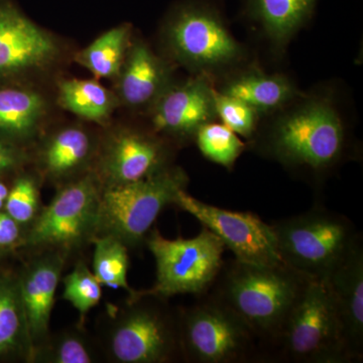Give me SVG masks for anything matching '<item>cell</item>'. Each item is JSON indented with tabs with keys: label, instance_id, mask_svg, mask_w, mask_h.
Here are the masks:
<instances>
[{
	"label": "cell",
	"instance_id": "cell-20",
	"mask_svg": "<svg viewBox=\"0 0 363 363\" xmlns=\"http://www.w3.org/2000/svg\"><path fill=\"white\" fill-rule=\"evenodd\" d=\"M220 92L236 98L259 114L283 108L297 98L298 92L285 76L248 70L229 79Z\"/></svg>",
	"mask_w": 363,
	"mask_h": 363
},
{
	"label": "cell",
	"instance_id": "cell-6",
	"mask_svg": "<svg viewBox=\"0 0 363 363\" xmlns=\"http://www.w3.org/2000/svg\"><path fill=\"white\" fill-rule=\"evenodd\" d=\"M350 363L335 306L323 279L311 278L304 295L262 362Z\"/></svg>",
	"mask_w": 363,
	"mask_h": 363
},
{
	"label": "cell",
	"instance_id": "cell-9",
	"mask_svg": "<svg viewBox=\"0 0 363 363\" xmlns=\"http://www.w3.org/2000/svg\"><path fill=\"white\" fill-rule=\"evenodd\" d=\"M164 37L175 61L208 74L240 61L243 50L215 7L202 0H186L169 11Z\"/></svg>",
	"mask_w": 363,
	"mask_h": 363
},
{
	"label": "cell",
	"instance_id": "cell-25",
	"mask_svg": "<svg viewBox=\"0 0 363 363\" xmlns=\"http://www.w3.org/2000/svg\"><path fill=\"white\" fill-rule=\"evenodd\" d=\"M131 28L128 23L114 26L79 52L75 61L96 78H117L131 45Z\"/></svg>",
	"mask_w": 363,
	"mask_h": 363
},
{
	"label": "cell",
	"instance_id": "cell-11",
	"mask_svg": "<svg viewBox=\"0 0 363 363\" xmlns=\"http://www.w3.org/2000/svg\"><path fill=\"white\" fill-rule=\"evenodd\" d=\"M173 206L194 216L230 250L234 259L247 264L274 266L281 264L272 224L250 212H235L200 201L182 190Z\"/></svg>",
	"mask_w": 363,
	"mask_h": 363
},
{
	"label": "cell",
	"instance_id": "cell-21",
	"mask_svg": "<svg viewBox=\"0 0 363 363\" xmlns=\"http://www.w3.org/2000/svg\"><path fill=\"white\" fill-rule=\"evenodd\" d=\"M316 4L317 0H247V9L272 42L284 47L311 18Z\"/></svg>",
	"mask_w": 363,
	"mask_h": 363
},
{
	"label": "cell",
	"instance_id": "cell-18",
	"mask_svg": "<svg viewBox=\"0 0 363 363\" xmlns=\"http://www.w3.org/2000/svg\"><path fill=\"white\" fill-rule=\"evenodd\" d=\"M119 101L130 108H152L172 85L166 62L143 42L131 44L117 76Z\"/></svg>",
	"mask_w": 363,
	"mask_h": 363
},
{
	"label": "cell",
	"instance_id": "cell-32",
	"mask_svg": "<svg viewBox=\"0 0 363 363\" xmlns=\"http://www.w3.org/2000/svg\"><path fill=\"white\" fill-rule=\"evenodd\" d=\"M25 229L6 211H0V250L21 247Z\"/></svg>",
	"mask_w": 363,
	"mask_h": 363
},
{
	"label": "cell",
	"instance_id": "cell-29",
	"mask_svg": "<svg viewBox=\"0 0 363 363\" xmlns=\"http://www.w3.org/2000/svg\"><path fill=\"white\" fill-rule=\"evenodd\" d=\"M39 182L37 177L30 174L18 176L9 188L4 203V211L25 229V233L37 218L43 207L40 205Z\"/></svg>",
	"mask_w": 363,
	"mask_h": 363
},
{
	"label": "cell",
	"instance_id": "cell-10",
	"mask_svg": "<svg viewBox=\"0 0 363 363\" xmlns=\"http://www.w3.org/2000/svg\"><path fill=\"white\" fill-rule=\"evenodd\" d=\"M100 190L101 185L92 169L59 187L51 203L42 207L26 229L21 247L32 252L58 250L69 257L92 245Z\"/></svg>",
	"mask_w": 363,
	"mask_h": 363
},
{
	"label": "cell",
	"instance_id": "cell-27",
	"mask_svg": "<svg viewBox=\"0 0 363 363\" xmlns=\"http://www.w3.org/2000/svg\"><path fill=\"white\" fill-rule=\"evenodd\" d=\"M194 142L207 160L228 169L233 168L238 157L247 147L230 128L216 121L200 128Z\"/></svg>",
	"mask_w": 363,
	"mask_h": 363
},
{
	"label": "cell",
	"instance_id": "cell-30",
	"mask_svg": "<svg viewBox=\"0 0 363 363\" xmlns=\"http://www.w3.org/2000/svg\"><path fill=\"white\" fill-rule=\"evenodd\" d=\"M214 104L217 118H220L224 125L236 135L252 140L259 130V112L241 100L216 89L214 90Z\"/></svg>",
	"mask_w": 363,
	"mask_h": 363
},
{
	"label": "cell",
	"instance_id": "cell-23",
	"mask_svg": "<svg viewBox=\"0 0 363 363\" xmlns=\"http://www.w3.org/2000/svg\"><path fill=\"white\" fill-rule=\"evenodd\" d=\"M59 104L81 118L104 124L111 118L118 98L96 80L69 79L58 89Z\"/></svg>",
	"mask_w": 363,
	"mask_h": 363
},
{
	"label": "cell",
	"instance_id": "cell-22",
	"mask_svg": "<svg viewBox=\"0 0 363 363\" xmlns=\"http://www.w3.org/2000/svg\"><path fill=\"white\" fill-rule=\"evenodd\" d=\"M18 355L30 362L33 345L20 290V279L0 277V357Z\"/></svg>",
	"mask_w": 363,
	"mask_h": 363
},
{
	"label": "cell",
	"instance_id": "cell-5",
	"mask_svg": "<svg viewBox=\"0 0 363 363\" xmlns=\"http://www.w3.org/2000/svg\"><path fill=\"white\" fill-rule=\"evenodd\" d=\"M272 227L283 262L319 279L326 278L362 240L350 218L322 205L276 221Z\"/></svg>",
	"mask_w": 363,
	"mask_h": 363
},
{
	"label": "cell",
	"instance_id": "cell-16",
	"mask_svg": "<svg viewBox=\"0 0 363 363\" xmlns=\"http://www.w3.org/2000/svg\"><path fill=\"white\" fill-rule=\"evenodd\" d=\"M330 293L351 362L363 359V241L323 279Z\"/></svg>",
	"mask_w": 363,
	"mask_h": 363
},
{
	"label": "cell",
	"instance_id": "cell-8",
	"mask_svg": "<svg viewBox=\"0 0 363 363\" xmlns=\"http://www.w3.org/2000/svg\"><path fill=\"white\" fill-rule=\"evenodd\" d=\"M145 247L156 262V283L147 290H135L128 296H202L209 292L222 266L226 247L212 231L203 226L193 238L167 240L159 229L152 228Z\"/></svg>",
	"mask_w": 363,
	"mask_h": 363
},
{
	"label": "cell",
	"instance_id": "cell-19",
	"mask_svg": "<svg viewBox=\"0 0 363 363\" xmlns=\"http://www.w3.org/2000/svg\"><path fill=\"white\" fill-rule=\"evenodd\" d=\"M47 102L37 91L16 85H0V138L28 142L39 133Z\"/></svg>",
	"mask_w": 363,
	"mask_h": 363
},
{
	"label": "cell",
	"instance_id": "cell-31",
	"mask_svg": "<svg viewBox=\"0 0 363 363\" xmlns=\"http://www.w3.org/2000/svg\"><path fill=\"white\" fill-rule=\"evenodd\" d=\"M28 159L21 145L0 138V176L21 169Z\"/></svg>",
	"mask_w": 363,
	"mask_h": 363
},
{
	"label": "cell",
	"instance_id": "cell-3",
	"mask_svg": "<svg viewBox=\"0 0 363 363\" xmlns=\"http://www.w3.org/2000/svg\"><path fill=\"white\" fill-rule=\"evenodd\" d=\"M168 300L128 296L123 306H108L96 338L102 357L113 363L182 360L178 309Z\"/></svg>",
	"mask_w": 363,
	"mask_h": 363
},
{
	"label": "cell",
	"instance_id": "cell-7",
	"mask_svg": "<svg viewBox=\"0 0 363 363\" xmlns=\"http://www.w3.org/2000/svg\"><path fill=\"white\" fill-rule=\"evenodd\" d=\"M182 362H262L257 338L247 325L211 294L178 309Z\"/></svg>",
	"mask_w": 363,
	"mask_h": 363
},
{
	"label": "cell",
	"instance_id": "cell-2",
	"mask_svg": "<svg viewBox=\"0 0 363 363\" xmlns=\"http://www.w3.org/2000/svg\"><path fill=\"white\" fill-rule=\"evenodd\" d=\"M312 277L285 262L274 266L233 259L223 266L209 290L243 322L264 351L276 341Z\"/></svg>",
	"mask_w": 363,
	"mask_h": 363
},
{
	"label": "cell",
	"instance_id": "cell-24",
	"mask_svg": "<svg viewBox=\"0 0 363 363\" xmlns=\"http://www.w3.org/2000/svg\"><path fill=\"white\" fill-rule=\"evenodd\" d=\"M102 354L96 338L91 337L84 325L69 327L52 334L33 351V363H95Z\"/></svg>",
	"mask_w": 363,
	"mask_h": 363
},
{
	"label": "cell",
	"instance_id": "cell-13",
	"mask_svg": "<svg viewBox=\"0 0 363 363\" xmlns=\"http://www.w3.org/2000/svg\"><path fill=\"white\" fill-rule=\"evenodd\" d=\"M54 35L33 23L11 0H0V82L45 70L59 58Z\"/></svg>",
	"mask_w": 363,
	"mask_h": 363
},
{
	"label": "cell",
	"instance_id": "cell-12",
	"mask_svg": "<svg viewBox=\"0 0 363 363\" xmlns=\"http://www.w3.org/2000/svg\"><path fill=\"white\" fill-rule=\"evenodd\" d=\"M172 150L157 133L123 128L99 145L92 171L101 187L133 183L172 166Z\"/></svg>",
	"mask_w": 363,
	"mask_h": 363
},
{
	"label": "cell",
	"instance_id": "cell-28",
	"mask_svg": "<svg viewBox=\"0 0 363 363\" xmlns=\"http://www.w3.org/2000/svg\"><path fill=\"white\" fill-rule=\"evenodd\" d=\"M62 279L64 286L62 297L77 310L80 317L79 324L84 325L86 315L101 301L102 285L82 260Z\"/></svg>",
	"mask_w": 363,
	"mask_h": 363
},
{
	"label": "cell",
	"instance_id": "cell-4",
	"mask_svg": "<svg viewBox=\"0 0 363 363\" xmlns=\"http://www.w3.org/2000/svg\"><path fill=\"white\" fill-rule=\"evenodd\" d=\"M188 183L183 169L169 166L143 180L101 187L95 238L111 236L128 250L143 247L159 215Z\"/></svg>",
	"mask_w": 363,
	"mask_h": 363
},
{
	"label": "cell",
	"instance_id": "cell-15",
	"mask_svg": "<svg viewBox=\"0 0 363 363\" xmlns=\"http://www.w3.org/2000/svg\"><path fill=\"white\" fill-rule=\"evenodd\" d=\"M68 257L58 250L33 252L18 279L33 351L50 334L57 289Z\"/></svg>",
	"mask_w": 363,
	"mask_h": 363
},
{
	"label": "cell",
	"instance_id": "cell-17",
	"mask_svg": "<svg viewBox=\"0 0 363 363\" xmlns=\"http://www.w3.org/2000/svg\"><path fill=\"white\" fill-rule=\"evenodd\" d=\"M99 143L81 126H66L50 135L38 152L42 176L59 187L93 169Z\"/></svg>",
	"mask_w": 363,
	"mask_h": 363
},
{
	"label": "cell",
	"instance_id": "cell-14",
	"mask_svg": "<svg viewBox=\"0 0 363 363\" xmlns=\"http://www.w3.org/2000/svg\"><path fill=\"white\" fill-rule=\"evenodd\" d=\"M214 90L206 74L169 86L150 108L154 133L169 142H193L200 128L216 121Z\"/></svg>",
	"mask_w": 363,
	"mask_h": 363
},
{
	"label": "cell",
	"instance_id": "cell-1",
	"mask_svg": "<svg viewBox=\"0 0 363 363\" xmlns=\"http://www.w3.org/2000/svg\"><path fill=\"white\" fill-rule=\"evenodd\" d=\"M253 150L319 184L348 157L350 140L327 98H306L250 140Z\"/></svg>",
	"mask_w": 363,
	"mask_h": 363
},
{
	"label": "cell",
	"instance_id": "cell-33",
	"mask_svg": "<svg viewBox=\"0 0 363 363\" xmlns=\"http://www.w3.org/2000/svg\"><path fill=\"white\" fill-rule=\"evenodd\" d=\"M9 188L4 182L0 180V211L4 208V203H6L7 195H9Z\"/></svg>",
	"mask_w": 363,
	"mask_h": 363
},
{
	"label": "cell",
	"instance_id": "cell-26",
	"mask_svg": "<svg viewBox=\"0 0 363 363\" xmlns=\"http://www.w3.org/2000/svg\"><path fill=\"white\" fill-rule=\"evenodd\" d=\"M92 245V272L95 278L102 286L114 290L123 289L130 295L135 289L130 288L128 281L130 250L111 236H98L93 240Z\"/></svg>",
	"mask_w": 363,
	"mask_h": 363
}]
</instances>
